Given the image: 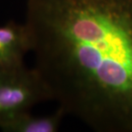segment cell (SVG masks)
Returning <instances> with one entry per match:
<instances>
[{
	"label": "cell",
	"mask_w": 132,
	"mask_h": 132,
	"mask_svg": "<svg viewBox=\"0 0 132 132\" xmlns=\"http://www.w3.org/2000/svg\"><path fill=\"white\" fill-rule=\"evenodd\" d=\"M34 68L66 115L132 132V0H28Z\"/></svg>",
	"instance_id": "cell-1"
},
{
	"label": "cell",
	"mask_w": 132,
	"mask_h": 132,
	"mask_svg": "<svg viewBox=\"0 0 132 132\" xmlns=\"http://www.w3.org/2000/svg\"><path fill=\"white\" fill-rule=\"evenodd\" d=\"M48 100L52 94L34 67L23 64L0 70V121Z\"/></svg>",
	"instance_id": "cell-2"
},
{
	"label": "cell",
	"mask_w": 132,
	"mask_h": 132,
	"mask_svg": "<svg viewBox=\"0 0 132 132\" xmlns=\"http://www.w3.org/2000/svg\"><path fill=\"white\" fill-rule=\"evenodd\" d=\"M31 52V37L25 23L13 21L0 26V70L23 64Z\"/></svg>",
	"instance_id": "cell-3"
},
{
	"label": "cell",
	"mask_w": 132,
	"mask_h": 132,
	"mask_svg": "<svg viewBox=\"0 0 132 132\" xmlns=\"http://www.w3.org/2000/svg\"><path fill=\"white\" fill-rule=\"evenodd\" d=\"M65 116L60 107L46 116H34L25 111L0 121V130L4 132H56Z\"/></svg>",
	"instance_id": "cell-4"
}]
</instances>
